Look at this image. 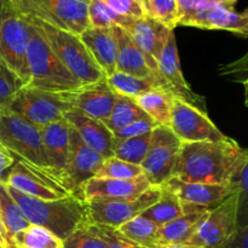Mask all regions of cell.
Returning <instances> with one entry per match:
<instances>
[{
	"label": "cell",
	"mask_w": 248,
	"mask_h": 248,
	"mask_svg": "<svg viewBox=\"0 0 248 248\" xmlns=\"http://www.w3.org/2000/svg\"><path fill=\"white\" fill-rule=\"evenodd\" d=\"M245 161L244 148L232 138L219 142H182L172 177L184 182L229 184Z\"/></svg>",
	"instance_id": "obj_1"
},
{
	"label": "cell",
	"mask_w": 248,
	"mask_h": 248,
	"mask_svg": "<svg viewBox=\"0 0 248 248\" xmlns=\"http://www.w3.org/2000/svg\"><path fill=\"white\" fill-rule=\"evenodd\" d=\"M6 186L31 224L45 228L62 241L87 220L86 202L79 196L41 200L24 195L7 184Z\"/></svg>",
	"instance_id": "obj_2"
},
{
	"label": "cell",
	"mask_w": 248,
	"mask_h": 248,
	"mask_svg": "<svg viewBox=\"0 0 248 248\" xmlns=\"http://www.w3.org/2000/svg\"><path fill=\"white\" fill-rule=\"evenodd\" d=\"M23 17L40 31L58 60L79 81L90 85L106 79V75L81 41L80 35L56 28L34 17Z\"/></svg>",
	"instance_id": "obj_3"
},
{
	"label": "cell",
	"mask_w": 248,
	"mask_h": 248,
	"mask_svg": "<svg viewBox=\"0 0 248 248\" xmlns=\"http://www.w3.org/2000/svg\"><path fill=\"white\" fill-rule=\"evenodd\" d=\"M27 58L29 68V81L27 86L52 93L70 92L84 86L58 60L47 41L33 24H31Z\"/></svg>",
	"instance_id": "obj_4"
},
{
	"label": "cell",
	"mask_w": 248,
	"mask_h": 248,
	"mask_svg": "<svg viewBox=\"0 0 248 248\" xmlns=\"http://www.w3.org/2000/svg\"><path fill=\"white\" fill-rule=\"evenodd\" d=\"M0 145L19 161L47 173L48 161L44 153L41 128L19 118L7 109H0Z\"/></svg>",
	"instance_id": "obj_5"
},
{
	"label": "cell",
	"mask_w": 248,
	"mask_h": 248,
	"mask_svg": "<svg viewBox=\"0 0 248 248\" xmlns=\"http://www.w3.org/2000/svg\"><path fill=\"white\" fill-rule=\"evenodd\" d=\"M17 12L80 35L90 27L87 0H10Z\"/></svg>",
	"instance_id": "obj_6"
},
{
	"label": "cell",
	"mask_w": 248,
	"mask_h": 248,
	"mask_svg": "<svg viewBox=\"0 0 248 248\" xmlns=\"http://www.w3.org/2000/svg\"><path fill=\"white\" fill-rule=\"evenodd\" d=\"M31 24L15 10L10 1L6 15L0 27V61L18 75L24 85L29 81L28 45Z\"/></svg>",
	"instance_id": "obj_7"
},
{
	"label": "cell",
	"mask_w": 248,
	"mask_h": 248,
	"mask_svg": "<svg viewBox=\"0 0 248 248\" xmlns=\"http://www.w3.org/2000/svg\"><path fill=\"white\" fill-rule=\"evenodd\" d=\"M69 109L72 108L62 93H52L24 85L12 99L7 110L43 128L64 119V114Z\"/></svg>",
	"instance_id": "obj_8"
},
{
	"label": "cell",
	"mask_w": 248,
	"mask_h": 248,
	"mask_svg": "<svg viewBox=\"0 0 248 248\" xmlns=\"http://www.w3.org/2000/svg\"><path fill=\"white\" fill-rule=\"evenodd\" d=\"M104 160L106 159L99 153L87 147L77 131L70 126L67 164L58 176L57 182L68 193L81 198V186L87 181L96 177Z\"/></svg>",
	"instance_id": "obj_9"
},
{
	"label": "cell",
	"mask_w": 248,
	"mask_h": 248,
	"mask_svg": "<svg viewBox=\"0 0 248 248\" xmlns=\"http://www.w3.org/2000/svg\"><path fill=\"white\" fill-rule=\"evenodd\" d=\"M182 142L170 127L156 126L142 162L143 174L152 186H161L172 177Z\"/></svg>",
	"instance_id": "obj_10"
},
{
	"label": "cell",
	"mask_w": 248,
	"mask_h": 248,
	"mask_svg": "<svg viewBox=\"0 0 248 248\" xmlns=\"http://www.w3.org/2000/svg\"><path fill=\"white\" fill-rule=\"evenodd\" d=\"M239 191L210 210L188 244L201 248H222L237 230Z\"/></svg>",
	"instance_id": "obj_11"
},
{
	"label": "cell",
	"mask_w": 248,
	"mask_h": 248,
	"mask_svg": "<svg viewBox=\"0 0 248 248\" xmlns=\"http://www.w3.org/2000/svg\"><path fill=\"white\" fill-rule=\"evenodd\" d=\"M161 186H150L140 198L131 200L89 201L86 202L87 220L93 224L118 229L128 220L142 215L147 208L157 202Z\"/></svg>",
	"instance_id": "obj_12"
},
{
	"label": "cell",
	"mask_w": 248,
	"mask_h": 248,
	"mask_svg": "<svg viewBox=\"0 0 248 248\" xmlns=\"http://www.w3.org/2000/svg\"><path fill=\"white\" fill-rule=\"evenodd\" d=\"M172 132L181 142H219L227 140V135L216 126L207 111L173 97L171 114Z\"/></svg>",
	"instance_id": "obj_13"
},
{
	"label": "cell",
	"mask_w": 248,
	"mask_h": 248,
	"mask_svg": "<svg viewBox=\"0 0 248 248\" xmlns=\"http://www.w3.org/2000/svg\"><path fill=\"white\" fill-rule=\"evenodd\" d=\"M5 183L24 195L41 200H58L72 195L46 172L23 161L15 162Z\"/></svg>",
	"instance_id": "obj_14"
},
{
	"label": "cell",
	"mask_w": 248,
	"mask_h": 248,
	"mask_svg": "<svg viewBox=\"0 0 248 248\" xmlns=\"http://www.w3.org/2000/svg\"><path fill=\"white\" fill-rule=\"evenodd\" d=\"M126 31L133 39L136 45L142 51L148 67L153 72L154 79L156 80L160 89L166 90V85L162 78L160 77L159 69H157V60L166 45L167 38L172 29L167 28L166 26L155 21L152 17L144 16L142 18L135 19Z\"/></svg>",
	"instance_id": "obj_15"
},
{
	"label": "cell",
	"mask_w": 248,
	"mask_h": 248,
	"mask_svg": "<svg viewBox=\"0 0 248 248\" xmlns=\"http://www.w3.org/2000/svg\"><path fill=\"white\" fill-rule=\"evenodd\" d=\"M157 69H159L160 77L162 78L165 85H166V90L172 96L182 99L191 106L198 107L202 110H206L205 98L194 92L186 80L184 79L181 69V63H179L176 36H174L173 31H171L170 33L166 45L157 60Z\"/></svg>",
	"instance_id": "obj_16"
},
{
	"label": "cell",
	"mask_w": 248,
	"mask_h": 248,
	"mask_svg": "<svg viewBox=\"0 0 248 248\" xmlns=\"http://www.w3.org/2000/svg\"><path fill=\"white\" fill-rule=\"evenodd\" d=\"M161 186L169 189L181 200L182 205L212 210L225 199L239 191L235 182L229 184H208L184 182L171 177Z\"/></svg>",
	"instance_id": "obj_17"
},
{
	"label": "cell",
	"mask_w": 248,
	"mask_h": 248,
	"mask_svg": "<svg viewBox=\"0 0 248 248\" xmlns=\"http://www.w3.org/2000/svg\"><path fill=\"white\" fill-rule=\"evenodd\" d=\"M63 98L72 109L81 111L87 116L106 121L115 104L118 94L110 89L106 79L70 92H63Z\"/></svg>",
	"instance_id": "obj_18"
},
{
	"label": "cell",
	"mask_w": 248,
	"mask_h": 248,
	"mask_svg": "<svg viewBox=\"0 0 248 248\" xmlns=\"http://www.w3.org/2000/svg\"><path fill=\"white\" fill-rule=\"evenodd\" d=\"M145 176L132 179L98 178L93 177L81 186V196L85 202L89 201L131 200L137 199L150 188Z\"/></svg>",
	"instance_id": "obj_19"
},
{
	"label": "cell",
	"mask_w": 248,
	"mask_h": 248,
	"mask_svg": "<svg viewBox=\"0 0 248 248\" xmlns=\"http://www.w3.org/2000/svg\"><path fill=\"white\" fill-rule=\"evenodd\" d=\"M64 119L87 147L96 150L104 159L113 156L114 136L102 121L87 116L77 109H69L64 114Z\"/></svg>",
	"instance_id": "obj_20"
},
{
	"label": "cell",
	"mask_w": 248,
	"mask_h": 248,
	"mask_svg": "<svg viewBox=\"0 0 248 248\" xmlns=\"http://www.w3.org/2000/svg\"><path fill=\"white\" fill-rule=\"evenodd\" d=\"M70 126L65 119L46 125L41 128L44 153L48 161V176L57 181L61 172L64 170L69 153Z\"/></svg>",
	"instance_id": "obj_21"
},
{
	"label": "cell",
	"mask_w": 248,
	"mask_h": 248,
	"mask_svg": "<svg viewBox=\"0 0 248 248\" xmlns=\"http://www.w3.org/2000/svg\"><path fill=\"white\" fill-rule=\"evenodd\" d=\"M80 39L104 75L110 77L116 72L118 44L111 28L89 27L80 34Z\"/></svg>",
	"instance_id": "obj_22"
},
{
	"label": "cell",
	"mask_w": 248,
	"mask_h": 248,
	"mask_svg": "<svg viewBox=\"0 0 248 248\" xmlns=\"http://www.w3.org/2000/svg\"><path fill=\"white\" fill-rule=\"evenodd\" d=\"M188 27L211 31H227L242 38H246L247 34L246 17L241 12L235 11L234 7L220 2L211 5L206 11L195 17Z\"/></svg>",
	"instance_id": "obj_23"
},
{
	"label": "cell",
	"mask_w": 248,
	"mask_h": 248,
	"mask_svg": "<svg viewBox=\"0 0 248 248\" xmlns=\"http://www.w3.org/2000/svg\"><path fill=\"white\" fill-rule=\"evenodd\" d=\"M114 36L118 44L116 55V72L125 73L143 79L154 78L153 72L148 67L147 61L127 31L121 27H113Z\"/></svg>",
	"instance_id": "obj_24"
},
{
	"label": "cell",
	"mask_w": 248,
	"mask_h": 248,
	"mask_svg": "<svg viewBox=\"0 0 248 248\" xmlns=\"http://www.w3.org/2000/svg\"><path fill=\"white\" fill-rule=\"evenodd\" d=\"M208 211L210 210L202 208L190 213H184L181 217L160 227L159 247L167 246V245L188 244L189 240L198 230L199 225L202 223Z\"/></svg>",
	"instance_id": "obj_25"
},
{
	"label": "cell",
	"mask_w": 248,
	"mask_h": 248,
	"mask_svg": "<svg viewBox=\"0 0 248 248\" xmlns=\"http://www.w3.org/2000/svg\"><path fill=\"white\" fill-rule=\"evenodd\" d=\"M135 102L157 126L170 127L173 104V96L170 92L156 87L138 96Z\"/></svg>",
	"instance_id": "obj_26"
},
{
	"label": "cell",
	"mask_w": 248,
	"mask_h": 248,
	"mask_svg": "<svg viewBox=\"0 0 248 248\" xmlns=\"http://www.w3.org/2000/svg\"><path fill=\"white\" fill-rule=\"evenodd\" d=\"M182 215H184V211L181 200L169 189L161 186V196L159 201L147 208L140 216L152 220L157 227H162Z\"/></svg>",
	"instance_id": "obj_27"
},
{
	"label": "cell",
	"mask_w": 248,
	"mask_h": 248,
	"mask_svg": "<svg viewBox=\"0 0 248 248\" xmlns=\"http://www.w3.org/2000/svg\"><path fill=\"white\" fill-rule=\"evenodd\" d=\"M159 229L160 227L142 216H138L118 228L120 234L126 239L147 248L159 247Z\"/></svg>",
	"instance_id": "obj_28"
},
{
	"label": "cell",
	"mask_w": 248,
	"mask_h": 248,
	"mask_svg": "<svg viewBox=\"0 0 248 248\" xmlns=\"http://www.w3.org/2000/svg\"><path fill=\"white\" fill-rule=\"evenodd\" d=\"M0 218L9 235V240L31 225L21 207L10 195L5 182H0Z\"/></svg>",
	"instance_id": "obj_29"
},
{
	"label": "cell",
	"mask_w": 248,
	"mask_h": 248,
	"mask_svg": "<svg viewBox=\"0 0 248 248\" xmlns=\"http://www.w3.org/2000/svg\"><path fill=\"white\" fill-rule=\"evenodd\" d=\"M144 118H149V116L137 106L135 99L118 94L115 104H114L108 119L103 121V124L111 133H114L125 126Z\"/></svg>",
	"instance_id": "obj_30"
},
{
	"label": "cell",
	"mask_w": 248,
	"mask_h": 248,
	"mask_svg": "<svg viewBox=\"0 0 248 248\" xmlns=\"http://www.w3.org/2000/svg\"><path fill=\"white\" fill-rule=\"evenodd\" d=\"M107 82L110 89L119 96H125L128 98H137L144 92L150 91L153 89L159 87L156 80L154 78L143 79V78L133 77V75L125 74L121 72H115L110 77L106 78Z\"/></svg>",
	"instance_id": "obj_31"
},
{
	"label": "cell",
	"mask_w": 248,
	"mask_h": 248,
	"mask_svg": "<svg viewBox=\"0 0 248 248\" xmlns=\"http://www.w3.org/2000/svg\"><path fill=\"white\" fill-rule=\"evenodd\" d=\"M63 241L47 229L31 224L17 232L10 240V247L15 248H62Z\"/></svg>",
	"instance_id": "obj_32"
},
{
	"label": "cell",
	"mask_w": 248,
	"mask_h": 248,
	"mask_svg": "<svg viewBox=\"0 0 248 248\" xmlns=\"http://www.w3.org/2000/svg\"><path fill=\"white\" fill-rule=\"evenodd\" d=\"M153 132V131H152ZM152 132L140 137L127 140H115L113 144V156L135 165H142L149 149Z\"/></svg>",
	"instance_id": "obj_33"
},
{
	"label": "cell",
	"mask_w": 248,
	"mask_h": 248,
	"mask_svg": "<svg viewBox=\"0 0 248 248\" xmlns=\"http://www.w3.org/2000/svg\"><path fill=\"white\" fill-rule=\"evenodd\" d=\"M135 18L116 14L102 0H89L90 27L94 28H113L121 27L127 29Z\"/></svg>",
	"instance_id": "obj_34"
},
{
	"label": "cell",
	"mask_w": 248,
	"mask_h": 248,
	"mask_svg": "<svg viewBox=\"0 0 248 248\" xmlns=\"http://www.w3.org/2000/svg\"><path fill=\"white\" fill-rule=\"evenodd\" d=\"M143 176L140 165L130 164L115 156L104 160L103 165L97 172L98 178H115V179H132Z\"/></svg>",
	"instance_id": "obj_35"
},
{
	"label": "cell",
	"mask_w": 248,
	"mask_h": 248,
	"mask_svg": "<svg viewBox=\"0 0 248 248\" xmlns=\"http://www.w3.org/2000/svg\"><path fill=\"white\" fill-rule=\"evenodd\" d=\"M147 15L174 31L178 26V4L177 0H148Z\"/></svg>",
	"instance_id": "obj_36"
},
{
	"label": "cell",
	"mask_w": 248,
	"mask_h": 248,
	"mask_svg": "<svg viewBox=\"0 0 248 248\" xmlns=\"http://www.w3.org/2000/svg\"><path fill=\"white\" fill-rule=\"evenodd\" d=\"M24 82L0 61V109H7Z\"/></svg>",
	"instance_id": "obj_37"
},
{
	"label": "cell",
	"mask_w": 248,
	"mask_h": 248,
	"mask_svg": "<svg viewBox=\"0 0 248 248\" xmlns=\"http://www.w3.org/2000/svg\"><path fill=\"white\" fill-rule=\"evenodd\" d=\"M245 161L237 174L235 183L239 186L237 202V228L248 225V147L244 148Z\"/></svg>",
	"instance_id": "obj_38"
},
{
	"label": "cell",
	"mask_w": 248,
	"mask_h": 248,
	"mask_svg": "<svg viewBox=\"0 0 248 248\" xmlns=\"http://www.w3.org/2000/svg\"><path fill=\"white\" fill-rule=\"evenodd\" d=\"M62 248H108L106 241L82 224L63 241Z\"/></svg>",
	"instance_id": "obj_39"
},
{
	"label": "cell",
	"mask_w": 248,
	"mask_h": 248,
	"mask_svg": "<svg viewBox=\"0 0 248 248\" xmlns=\"http://www.w3.org/2000/svg\"><path fill=\"white\" fill-rule=\"evenodd\" d=\"M85 224L87 225L89 229H91L92 232H96L101 239H103L104 241H106L107 247L108 248H147L140 246V245L135 244V242L126 239V237L124 236V235H121L120 232H119L118 229H115V228L93 224V223L89 222V220H86Z\"/></svg>",
	"instance_id": "obj_40"
},
{
	"label": "cell",
	"mask_w": 248,
	"mask_h": 248,
	"mask_svg": "<svg viewBox=\"0 0 248 248\" xmlns=\"http://www.w3.org/2000/svg\"><path fill=\"white\" fill-rule=\"evenodd\" d=\"M106 2L113 11L130 18H142L148 16L147 10L140 0H102Z\"/></svg>",
	"instance_id": "obj_41"
},
{
	"label": "cell",
	"mask_w": 248,
	"mask_h": 248,
	"mask_svg": "<svg viewBox=\"0 0 248 248\" xmlns=\"http://www.w3.org/2000/svg\"><path fill=\"white\" fill-rule=\"evenodd\" d=\"M156 126L157 125L152 120V119L144 118L140 119V120L135 121V123L130 124V125L125 126V127L121 128V130L116 131V132L113 133V136L115 140H127V138L140 137V136L150 133Z\"/></svg>",
	"instance_id": "obj_42"
},
{
	"label": "cell",
	"mask_w": 248,
	"mask_h": 248,
	"mask_svg": "<svg viewBox=\"0 0 248 248\" xmlns=\"http://www.w3.org/2000/svg\"><path fill=\"white\" fill-rule=\"evenodd\" d=\"M219 75L234 82H241L248 77V60L240 57L232 62L220 65Z\"/></svg>",
	"instance_id": "obj_43"
},
{
	"label": "cell",
	"mask_w": 248,
	"mask_h": 248,
	"mask_svg": "<svg viewBox=\"0 0 248 248\" xmlns=\"http://www.w3.org/2000/svg\"><path fill=\"white\" fill-rule=\"evenodd\" d=\"M222 248H248V225L237 228L232 239Z\"/></svg>",
	"instance_id": "obj_44"
},
{
	"label": "cell",
	"mask_w": 248,
	"mask_h": 248,
	"mask_svg": "<svg viewBox=\"0 0 248 248\" xmlns=\"http://www.w3.org/2000/svg\"><path fill=\"white\" fill-rule=\"evenodd\" d=\"M15 164L14 156L7 152L6 149H4L2 147H0V182H5L7 178L6 172L12 169Z\"/></svg>",
	"instance_id": "obj_45"
},
{
	"label": "cell",
	"mask_w": 248,
	"mask_h": 248,
	"mask_svg": "<svg viewBox=\"0 0 248 248\" xmlns=\"http://www.w3.org/2000/svg\"><path fill=\"white\" fill-rule=\"evenodd\" d=\"M0 248H10L9 235H7L4 224H2L1 218H0Z\"/></svg>",
	"instance_id": "obj_46"
},
{
	"label": "cell",
	"mask_w": 248,
	"mask_h": 248,
	"mask_svg": "<svg viewBox=\"0 0 248 248\" xmlns=\"http://www.w3.org/2000/svg\"><path fill=\"white\" fill-rule=\"evenodd\" d=\"M10 6V0H0V27H1L2 21H4V17L6 15L7 9Z\"/></svg>",
	"instance_id": "obj_47"
},
{
	"label": "cell",
	"mask_w": 248,
	"mask_h": 248,
	"mask_svg": "<svg viewBox=\"0 0 248 248\" xmlns=\"http://www.w3.org/2000/svg\"><path fill=\"white\" fill-rule=\"evenodd\" d=\"M157 248H201V247H196L189 244H181V245H167V246H160Z\"/></svg>",
	"instance_id": "obj_48"
},
{
	"label": "cell",
	"mask_w": 248,
	"mask_h": 248,
	"mask_svg": "<svg viewBox=\"0 0 248 248\" xmlns=\"http://www.w3.org/2000/svg\"><path fill=\"white\" fill-rule=\"evenodd\" d=\"M241 84L244 85V91H245V106L248 108V77L246 79H244L241 81Z\"/></svg>",
	"instance_id": "obj_49"
},
{
	"label": "cell",
	"mask_w": 248,
	"mask_h": 248,
	"mask_svg": "<svg viewBox=\"0 0 248 248\" xmlns=\"http://www.w3.org/2000/svg\"><path fill=\"white\" fill-rule=\"evenodd\" d=\"M216 1L220 2V4H224L227 5V6H230V7H234L235 4H236L239 0H216Z\"/></svg>",
	"instance_id": "obj_50"
},
{
	"label": "cell",
	"mask_w": 248,
	"mask_h": 248,
	"mask_svg": "<svg viewBox=\"0 0 248 248\" xmlns=\"http://www.w3.org/2000/svg\"><path fill=\"white\" fill-rule=\"evenodd\" d=\"M241 14L244 15V16L246 17V19H247V35H246V38L248 39V7H247V9H245L244 11L241 12Z\"/></svg>",
	"instance_id": "obj_51"
},
{
	"label": "cell",
	"mask_w": 248,
	"mask_h": 248,
	"mask_svg": "<svg viewBox=\"0 0 248 248\" xmlns=\"http://www.w3.org/2000/svg\"><path fill=\"white\" fill-rule=\"evenodd\" d=\"M140 1L142 2V4H143V6H144V7H147V2H148V0H140ZM145 10H147V9H145Z\"/></svg>",
	"instance_id": "obj_52"
},
{
	"label": "cell",
	"mask_w": 248,
	"mask_h": 248,
	"mask_svg": "<svg viewBox=\"0 0 248 248\" xmlns=\"http://www.w3.org/2000/svg\"><path fill=\"white\" fill-rule=\"evenodd\" d=\"M241 58H244V60H248V51H247V52L246 53H245V55L244 56H242V57Z\"/></svg>",
	"instance_id": "obj_53"
},
{
	"label": "cell",
	"mask_w": 248,
	"mask_h": 248,
	"mask_svg": "<svg viewBox=\"0 0 248 248\" xmlns=\"http://www.w3.org/2000/svg\"><path fill=\"white\" fill-rule=\"evenodd\" d=\"M10 248H15V247H10Z\"/></svg>",
	"instance_id": "obj_54"
},
{
	"label": "cell",
	"mask_w": 248,
	"mask_h": 248,
	"mask_svg": "<svg viewBox=\"0 0 248 248\" xmlns=\"http://www.w3.org/2000/svg\"><path fill=\"white\" fill-rule=\"evenodd\" d=\"M87 1H89V0H87Z\"/></svg>",
	"instance_id": "obj_55"
}]
</instances>
